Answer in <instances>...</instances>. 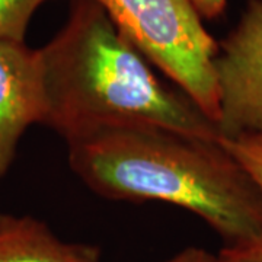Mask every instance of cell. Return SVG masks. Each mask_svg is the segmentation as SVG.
<instances>
[{"label":"cell","mask_w":262,"mask_h":262,"mask_svg":"<svg viewBox=\"0 0 262 262\" xmlns=\"http://www.w3.org/2000/svg\"><path fill=\"white\" fill-rule=\"evenodd\" d=\"M66 143L72 170L98 195L184 208L225 245L262 236V192L219 140L153 124H113Z\"/></svg>","instance_id":"6da1fadb"},{"label":"cell","mask_w":262,"mask_h":262,"mask_svg":"<svg viewBox=\"0 0 262 262\" xmlns=\"http://www.w3.org/2000/svg\"><path fill=\"white\" fill-rule=\"evenodd\" d=\"M42 125L69 140L113 124H153L207 140L220 131L122 35L94 0H73L64 27L38 48Z\"/></svg>","instance_id":"7a4b0ae2"},{"label":"cell","mask_w":262,"mask_h":262,"mask_svg":"<svg viewBox=\"0 0 262 262\" xmlns=\"http://www.w3.org/2000/svg\"><path fill=\"white\" fill-rule=\"evenodd\" d=\"M143 56L219 127V46L191 0H94Z\"/></svg>","instance_id":"3957f363"},{"label":"cell","mask_w":262,"mask_h":262,"mask_svg":"<svg viewBox=\"0 0 262 262\" xmlns=\"http://www.w3.org/2000/svg\"><path fill=\"white\" fill-rule=\"evenodd\" d=\"M220 137L262 134V0H251L214 60Z\"/></svg>","instance_id":"277c9868"},{"label":"cell","mask_w":262,"mask_h":262,"mask_svg":"<svg viewBox=\"0 0 262 262\" xmlns=\"http://www.w3.org/2000/svg\"><path fill=\"white\" fill-rule=\"evenodd\" d=\"M44 111L38 48L0 39V179L9 172L25 131L42 124Z\"/></svg>","instance_id":"5b68a950"},{"label":"cell","mask_w":262,"mask_h":262,"mask_svg":"<svg viewBox=\"0 0 262 262\" xmlns=\"http://www.w3.org/2000/svg\"><path fill=\"white\" fill-rule=\"evenodd\" d=\"M99 246L67 242L32 215L0 213V262H101Z\"/></svg>","instance_id":"8992f818"},{"label":"cell","mask_w":262,"mask_h":262,"mask_svg":"<svg viewBox=\"0 0 262 262\" xmlns=\"http://www.w3.org/2000/svg\"><path fill=\"white\" fill-rule=\"evenodd\" d=\"M50 0H0V39L25 42L31 19Z\"/></svg>","instance_id":"52a82bcc"},{"label":"cell","mask_w":262,"mask_h":262,"mask_svg":"<svg viewBox=\"0 0 262 262\" xmlns=\"http://www.w3.org/2000/svg\"><path fill=\"white\" fill-rule=\"evenodd\" d=\"M220 144L246 170L262 192V134L220 137Z\"/></svg>","instance_id":"ba28073f"},{"label":"cell","mask_w":262,"mask_h":262,"mask_svg":"<svg viewBox=\"0 0 262 262\" xmlns=\"http://www.w3.org/2000/svg\"><path fill=\"white\" fill-rule=\"evenodd\" d=\"M217 258L219 262H262V236L225 245Z\"/></svg>","instance_id":"9c48e42d"},{"label":"cell","mask_w":262,"mask_h":262,"mask_svg":"<svg viewBox=\"0 0 262 262\" xmlns=\"http://www.w3.org/2000/svg\"><path fill=\"white\" fill-rule=\"evenodd\" d=\"M162 262H219V258L217 255L208 252L203 248L189 246Z\"/></svg>","instance_id":"30bf717a"},{"label":"cell","mask_w":262,"mask_h":262,"mask_svg":"<svg viewBox=\"0 0 262 262\" xmlns=\"http://www.w3.org/2000/svg\"><path fill=\"white\" fill-rule=\"evenodd\" d=\"M203 19L219 18L226 9L227 0H191Z\"/></svg>","instance_id":"8fae6325"}]
</instances>
